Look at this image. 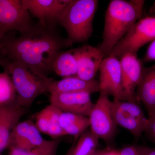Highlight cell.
Here are the masks:
<instances>
[{"instance_id": "obj_1", "label": "cell", "mask_w": 155, "mask_h": 155, "mask_svg": "<svg viewBox=\"0 0 155 155\" xmlns=\"http://www.w3.org/2000/svg\"><path fill=\"white\" fill-rule=\"evenodd\" d=\"M1 44V58L18 61L47 77L53 72V63L58 53L69 47L56 26L38 22L17 37L6 35Z\"/></svg>"}, {"instance_id": "obj_2", "label": "cell", "mask_w": 155, "mask_h": 155, "mask_svg": "<svg viewBox=\"0 0 155 155\" xmlns=\"http://www.w3.org/2000/svg\"><path fill=\"white\" fill-rule=\"evenodd\" d=\"M144 1L112 0L106 11L103 41L98 47L105 58L141 18Z\"/></svg>"}, {"instance_id": "obj_3", "label": "cell", "mask_w": 155, "mask_h": 155, "mask_svg": "<svg viewBox=\"0 0 155 155\" xmlns=\"http://www.w3.org/2000/svg\"><path fill=\"white\" fill-rule=\"evenodd\" d=\"M0 66L11 76L20 105L28 108L41 95L48 91L52 78L44 76L17 61L0 57Z\"/></svg>"}, {"instance_id": "obj_4", "label": "cell", "mask_w": 155, "mask_h": 155, "mask_svg": "<svg viewBox=\"0 0 155 155\" xmlns=\"http://www.w3.org/2000/svg\"><path fill=\"white\" fill-rule=\"evenodd\" d=\"M98 5L97 0H72L61 14L57 24L67 31L66 39L69 46L86 41L91 36Z\"/></svg>"}, {"instance_id": "obj_5", "label": "cell", "mask_w": 155, "mask_h": 155, "mask_svg": "<svg viewBox=\"0 0 155 155\" xmlns=\"http://www.w3.org/2000/svg\"><path fill=\"white\" fill-rule=\"evenodd\" d=\"M137 101L114 99L111 101V112L116 125L138 137L145 132L149 119Z\"/></svg>"}, {"instance_id": "obj_6", "label": "cell", "mask_w": 155, "mask_h": 155, "mask_svg": "<svg viewBox=\"0 0 155 155\" xmlns=\"http://www.w3.org/2000/svg\"><path fill=\"white\" fill-rule=\"evenodd\" d=\"M155 39V16L141 18L114 47L109 56L119 59L128 54H137L140 48Z\"/></svg>"}, {"instance_id": "obj_7", "label": "cell", "mask_w": 155, "mask_h": 155, "mask_svg": "<svg viewBox=\"0 0 155 155\" xmlns=\"http://www.w3.org/2000/svg\"><path fill=\"white\" fill-rule=\"evenodd\" d=\"M30 13L22 0H0V41L7 33L17 30L23 34L33 25Z\"/></svg>"}, {"instance_id": "obj_8", "label": "cell", "mask_w": 155, "mask_h": 155, "mask_svg": "<svg viewBox=\"0 0 155 155\" xmlns=\"http://www.w3.org/2000/svg\"><path fill=\"white\" fill-rule=\"evenodd\" d=\"M88 117L93 133L106 142L113 138L116 125L112 116L111 101L108 95L100 93Z\"/></svg>"}, {"instance_id": "obj_9", "label": "cell", "mask_w": 155, "mask_h": 155, "mask_svg": "<svg viewBox=\"0 0 155 155\" xmlns=\"http://www.w3.org/2000/svg\"><path fill=\"white\" fill-rule=\"evenodd\" d=\"M100 93L111 95L114 99L124 100L122 71L118 58L108 56L103 60L99 68Z\"/></svg>"}, {"instance_id": "obj_10", "label": "cell", "mask_w": 155, "mask_h": 155, "mask_svg": "<svg viewBox=\"0 0 155 155\" xmlns=\"http://www.w3.org/2000/svg\"><path fill=\"white\" fill-rule=\"evenodd\" d=\"M72 0H22L30 14L46 25L56 26L58 19Z\"/></svg>"}, {"instance_id": "obj_11", "label": "cell", "mask_w": 155, "mask_h": 155, "mask_svg": "<svg viewBox=\"0 0 155 155\" xmlns=\"http://www.w3.org/2000/svg\"><path fill=\"white\" fill-rule=\"evenodd\" d=\"M119 59L122 71L124 99L125 101H137L135 90L141 80L144 67L137 57V54H125Z\"/></svg>"}, {"instance_id": "obj_12", "label": "cell", "mask_w": 155, "mask_h": 155, "mask_svg": "<svg viewBox=\"0 0 155 155\" xmlns=\"http://www.w3.org/2000/svg\"><path fill=\"white\" fill-rule=\"evenodd\" d=\"M88 93H52L51 104L62 112L89 117L94 104Z\"/></svg>"}, {"instance_id": "obj_13", "label": "cell", "mask_w": 155, "mask_h": 155, "mask_svg": "<svg viewBox=\"0 0 155 155\" xmlns=\"http://www.w3.org/2000/svg\"><path fill=\"white\" fill-rule=\"evenodd\" d=\"M31 120L19 122L11 133L8 148H16L28 151L42 144L45 140Z\"/></svg>"}, {"instance_id": "obj_14", "label": "cell", "mask_w": 155, "mask_h": 155, "mask_svg": "<svg viewBox=\"0 0 155 155\" xmlns=\"http://www.w3.org/2000/svg\"><path fill=\"white\" fill-rule=\"evenodd\" d=\"M78 70L76 77L86 81L93 80L105 58L98 47L84 45L76 48Z\"/></svg>"}, {"instance_id": "obj_15", "label": "cell", "mask_w": 155, "mask_h": 155, "mask_svg": "<svg viewBox=\"0 0 155 155\" xmlns=\"http://www.w3.org/2000/svg\"><path fill=\"white\" fill-rule=\"evenodd\" d=\"M26 109L20 105L18 101L10 104L0 105V154L8 148L12 131L26 114Z\"/></svg>"}, {"instance_id": "obj_16", "label": "cell", "mask_w": 155, "mask_h": 155, "mask_svg": "<svg viewBox=\"0 0 155 155\" xmlns=\"http://www.w3.org/2000/svg\"><path fill=\"white\" fill-rule=\"evenodd\" d=\"M136 98L145 106L149 116L155 112V64L144 68L141 80L139 84Z\"/></svg>"}, {"instance_id": "obj_17", "label": "cell", "mask_w": 155, "mask_h": 155, "mask_svg": "<svg viewBox=\"0 0 155 155\" xmlns=\"http://www.w3.org/2000/svg\"><path fill=\"white\" fill-rule=\"evenodd\" d=\"M98 91H99L98 81L94 79L84 80L74 76L54 81L49 87L48 92L88 93L91 94Z\"/></svg>"}, {"instance_id": "obj_18", "label": "cell", "mask_w": 155, "mask_h": 155, "mask_svg": "<svg viewBox=\"0 0 155 155\" xmlns=\"http://www.w3.org/2000/svg\"><path fill=\"white\" fill-rule=\"evenodd\" d=\"M53 70L64 78L76 76L78 64L76 48L58 53L53 63Z\"/></svg>"}, {"instance_id": "obj_19", "label": "cell", "mask_w": 155, "mask_h": 155, "mask_svg": "<svg viewBox=\"0 0 155 155\" xmlns=\"http://www.w3.org/2000/svg\"><path fill=\"white\" fill-rule=\"evenodd\" d=\"M60 122L65 135L74 136L75 139L90 126L88 117L66 112L61 113Z\"/></svg>"}, {"instance_id": "obj_20", "label": "cell", "mask_w": 155, "mask_h": 155, "mask_svg": "<svg viewBox=\"0 0 155 155\" xmlns=\"http://www.w3.org/2000/svg\"><path fill=\"white\" fill-rule=\"evenodd\" d=\"M99 139L91 130H85L76 144L72 146V155H93L97 150Z\"/></svg>"}, {"instance_id": "obj_21", "label": "cell", "mask_w": 155, "mask_h": 155, "mask_svg": "<svg viewBox=\"0 0 155 155\" xmlns=\"http://www.w3.org/2000/svg\"><path fill=\"white\" fill-rule=\"evenodd\" d=\"M62 137L51 140H45L42 144L30 151H25L16 148H9V155H57V150Z\"/></svg>"}, {"instance_id": "obj_22", "label": "cell", "mask_w": 155, "mask_h": 155, "mask_svg": "<svg viewBox=\"0 0 155 155\" xmlns=\"http://www.w3.org/2000/svg\"><path fill=\"white\" fill-rule=\"evenodd\" d=\"M17 101L16 89L11 76L4 71L0 73V105L10 104Z\"/></svg>"}, {"instance_id": "obj_23", "label": "cell", "mask_w": 155, "mask_h": 155, "mask_svg": "<svg viewBox=\"0 0 155 155\" xmlns=\"http://www.w3.org/2000/svg\"><path fill=\"white\" fill-rule=\"evenodd\" d=\"M48 107L49 112L50 126L47 135L53 139L62 137L65 135L60 125V116L62 111L51 104Z\"/></svg>"}, {"instance_id": "obj_24", "label": "cell", "mask_w": 155, "mask_h": 155, "mask_svg": "<svg viewBox=\"0 0 155 155\" xmlns=\"http://www.w3.org/2000/svg\"><path fill=\"white\" fill-rule=\"evenodd\" d=\"M35 125L40 132L48 134L50 126L49 112L48 106L38 114Z\"/></svg>"}, {"instance_id": "obj_25", "label": "cell", "mask_w": 155, "mask_h": 155, "mask_svg": "<svg viewBox=\"0 0 155 155\" xmlns=\"http://www.w3.org/2000/svg\"><path fill=\"white\" fill-rule=\"evenodd\" d=\"M145 147L130 146L124 148L119 152V155H143Z\"/></svg>"}, {"instance_id": "obj_26", "label": "cell", "mask_w": 155, "mask_h": 155, "mask_svg": "<svg viewBox=\"0 0 155 155\" xmlns=\"http://www.w3.org/2000/svg\"><path fill=\"white\" fill-rule=\"evenodd\" d=\"M149 122L145 132L155 142V112L149 116Z\"/></svg>"}, {"instance_id": "obj_27", "label": "cell", "mask_w": 155, "mask_h": 155, "mask_svg": "<svg viewBox=\"0 0 155 155\" xmlns=\"http://www.w3.org/2000/svg\"><path fill=\"white\" fill-rule=\"evenodd\" d=\"M144 61L145 62L155 61V39L151 42L148 47L144 56Z\"/></svg>"}, {"instance_id": "obj_28", "label": "cell", "mask_w": 155, "mask_h": 155, "mask_svg": "<svg viewBox=\"0 0 155 155\" xmlns=\"http://www.w3.org/2000/svg\"><path fill=\"white\" fill-rule=\"evenodd\" d=\"M143 155H155V148L145 147Z\"/></svg>"}, {"instance_id": "obj_29", "label": "cell", "mask_w": 155, "mask_h": 155, "mask_svg": "<svg viewBox=\"0 0 155 155\" xmlns=\"http://www.w3.org/2000/svg\"><path fill=\"white\" fill-rule=\"evenodd\" d=\"M105 155H119V152L115 151H107Z\"/></svg>"}, {"instance_id": "obj_30", "label": "cell", "mask_w": 155, "mask_h": 155, "mask_svg": "<svg viewBox=\"0 0 155 155\" xmlns=\"http://www.w3.org/2000/svg\"><path fill=\"white\" fill-rule=\"evenodd\" d=\"M107 151L105 150H97L95 153H94V154L93 155H105L106 152H107Z\"/></svg>"}, {"instance_id": "obj_31", "label": "cell", "mask_w": 155, "mask_h": 155, "mask_svg": "<svg viewBox=\"0 0 155 155\" xmlns=\"http://www.w3.org/2000/svg\"><path fill=\"white\" fill-rule=\"evenodd\" d=\"M72 147L70 148V149L68 151V152H67V153L66 154V155H72Z\"/></svg>"}, {"instance_id": "obj_32", "label": "cell", "mask_w": 155, "mask_h": 155, "mask_svg": "<svg viewBox=\"0 0 155 155\" xmlns=\"http://www.w3.org/2000/svg\"><path fill=\"white\" fill-rule=\"evenodd\" d=\"M1 41H0V49H1Z\"/></svg>"}, {"instance_id": "obj_33", "label": "cell", "mask_w": 155, "mask_h": 155, "mask_svg": "<svg viewBox=\"0 0 155 155\" xmlns=\"http://www.w3.org/2000/svg\"><path fill=\"white\" fill-rule=\"evenodd\" d=\"M0 155H3L2 154H0Z\"/></svg>"}]
</instances>
